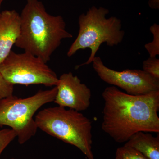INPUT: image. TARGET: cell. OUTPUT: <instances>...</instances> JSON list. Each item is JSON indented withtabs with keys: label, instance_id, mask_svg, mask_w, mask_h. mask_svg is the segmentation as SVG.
Segmentation results:
<instances>
[{
	"label": "cell",
	"instance_id": "7",
	"mask_svg": "<svg viewBox=\"0 0 159 159\" xmlns=\"http://www.w3.org/2000/svg\"><path fill=\"white\" fill-rule=\"evenodd\" d=\"M93 66L102 81L117 87L132 95H142L159 91V80L143 70H126L118 71L107 67L99 57L93 60Z\"/></svg>",
	"mask_w": 159,
	"mask_h": 159
},
{
	"label": "cell",
	"instance_id": "15",
	"mask_svg": "<svg viewBox=\"0 0 159 159\" xmlns=\"http://www.w3.org/2000/svg\"><path fill=\"white\" fill-rule=\"evenodd\" d=\"M14 85L6 80L0 73V99L13 95Z\"/></svg>",
	"mask_w": 159,
	"mask_h": 159
},
{
	"label": "cell",
	"instance_id": "5",
	"mask_svg": "<svg viewBox=\"0 0 159 159\" xmlns=\"http://www.w3.org/2000/svg\"><path fill=\"white\" fill-rule=\"evenodd\" d=\"M57 93L55 86L25 98L12 95L0 99V126H9L16 134L20 144L26 143L37 131L34 114L43 106L54 102Z\"/></svg>",
	"mask_w": 159,
	"mask_h": 159
},
{
	"label": "cell",
	"instance_id": "3",
	"mask_svg": "<svg viewBox=\"0 0 159 159\" xmlns=\"http://www.w3.org/2000/svg\"><path fill=\"white\" fill-rule=\"evenodd\" d=\"M109 13V10L106 8L93 6L86 13L80 15L78 35L67 55L70 57L79 50L86 48L90 49L91 54L87 61L75 69L92 63L102 43L112 47L122 42L125 31L122 30V21L116 16L107 18Z\"/></svg>",
	"mask_w": 159,
	"mask_h": 159
},
{
	"label": "cell",
	"instance_id": "17",
	"mask_svg": "<svg viewBox=\"0 0 159 159\" xmlns=\"http://www.w3.org/2000/svg\"><path fill=\"white\" fill-rule=\"evenodd\" d=\"M3 0H0V9H1V5H2V3ZM1 12H0V15H1Z\"/></svg>",
	"mask_w": 159,
	"mask_h": 159
},
{
	"label": "cell",
	"instance_id": "14",
	"mask_svg": "<svg viewBox=\"0 0 159 159\" xmlns=\"http://www.w3.org/2000/svg\"><path fill=\"white\" fill-rule=\"evenodd\" d=\"M16 138V134L11 129L5 128L0 130V157L3 151Z\"/></svg>",
	"mask_w": 159,
	"mask_h": 159
},
{
	"label": "cell",
	"instance_id": "4",
	"mask_svg": "<svg viewBox=\"0 0 159 159\" xmlns=\"http://www.w3.org/2000/svg\"><path fill=\"white\" fill-rule=\"evenodd\" d=\"M34 120L38 129L77 147L88 159H95L92 122L79 111L57 106L40 111Z\"/></svg>",
	"mask_w": 159,
	"mask_h": 159
},
{
	"label": "cell",
	"instance_id": "13",
	"mask_svg": "<svg viewBox=\"0 0 159 159\" xmlns=\"http://www.w3.org/2000/svg\"><path fill=\"white\" fill-rule=\"evenodd\" d=\"M143 70L152 77L159 80V59L157 57H149L143 62Z\"/></svg>",
	"mask_w": 159,
	"mask_h": 159
},
{
	"label": "cell",
	"instance_id": "8",
	"mask_svg": "<svg viewBox=\"0 0 159 159\" xmlns=\"http://www.w3.org/2000/svg\"><path fill=\"white\" fill-rule=\"evenodd\" d=\"M56 87L54 102L59 106L80 112L86 110L90 105V89L71 72L62 74Z\"/></svg>",
	"mask_w": 159,
	"mask_h": 159
},
{
	"label": "cell",
	"instance_id": "2",
	"mask_svg": "<svg viewBox=\"0 0 159 159\" xmlns=\"http://www.w3.org/2000/svg\"><path fill=\"white\" fill-rule=\"evenodd\" d=\"M20 17V33L15 46L46 63L63 40L73 37L63 18L49 14L39 0H26Z\"/></svg>",
	"mask_w": 159,
	"mask_h": 159
},
{
	"label": "cell",
	"instance_id": "11",
	"mask_svg": "<svg viewBox=\"0 0 159 159\" xmlns=\"http://www.w3.org/2000/svg\"><path fill=\"white\" fill-rule=\"evenodd\" d=\"M149 30L152 34L153 39L151 42L146 43L145 48L149 57H157L159 55V25L155 23L151 26Z\"/></svg>",
	"mask_w": 159,
	"mask_h": 159
},
{
	"label": "cell",
	"instance_id": "12",
	"mask_svg": "<svg viewBox=\"0 0 159 159\" xmlns=\"http://www.w3.org/2000/svg\"><path fill=\"white\" fill-rule=\"evenodd\" d=\"M114 159H148L134 148L123 146L117 148Z\"/></svg>",
	"mask_w": 159,
	"mask_h": 159
},
{
	"label": "cell",
	"instance_id": "18",
	"mask_svg": "<svg viewBox=\"0 0 159 159\" xmlns=\"http://www.w3.org/2000/svg\"><path fill=\"white\" fill-rule=\"evenodd\" d=\"M14 159V158H11V159Z\"/></svg>",
	"mask_w": 159,
	"mask_h": 159
},
{
	"label": "cell",
	"instance_id": "6",
	"mask_svg": "<svg viewBox=\"0 0 159 159\" xmlns=\"http://www.w3.org/2000/svg\"><path fill=\"white\" fill-rule=\"evenodd\" d=\"M47 63L40 57L29 52L18 54L11 51L0 64V73L13 85L56 86L58 78Z\"/></svg>",
	"mask_w": 159,
	"mask_h": 159
},
{
	"label": "cell",
	"instance_id": "9",
	"mask_svg": "<svg viewBox=\"0 0 159 159\" xmlns=\"http://www.w3.org/2000/svg\"><path fill=\"white\" fill-rule=\"evenodd\" d=\"M20 14L15 10H5L0 15V64L8 57L19 36Z\"/></svg>",
	"mask_w": 159,
	"mask_h": 159
},
{
	"label": "cell",
	"instance_id": "16",
	"mask_svg": "<svg viewBox=\"0 0 159 159\" xmlns=\"http://www.w3.org/2000/svg\"><path fill=\"white\" fill-rule=\"evenodd\" d=\"M148 5L151 9H159V0H148Z\"/></svg>",
	"mask_w": 159,
	"mask_h": 159
},
{
	"label": "cell",
	"instance_id": "1",
	"mask_svg": "<svg viewBox=\"0 0 159 159\" xmlns=\"http://www.w3.org/2000/svg\"><path fill=\"white\" fill-rule=\"evenodd\" d=\"M104 100L102 130L115 142H126L139 132H159V91L132 95L116 87H107Z\"/></svg>",
	"mask_w": 159,
	"mask_h": 159
},
{
	"label": "cell",
	"instance_id": "10",
	"mask_svg": "<svg viewBox=\"0 0 159 159\" xmlns=\"http://www.w3.org/2000/svg\"><path fill=\"white\" fill-rule=\"evenodd\" d=\"M124 146L136 149L148 159H159V137L149 133L139 132L134 134Z\"/></svg>",
	"mask_w": 159,
	"mask_h": 159
}]
</instances>
